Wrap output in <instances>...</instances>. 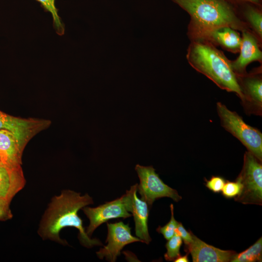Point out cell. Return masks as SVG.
Returning a JSON list of instances; mask_svg holds the SVG:
<instances>
[{"label":"cell","mask_w":262,"mask_h":262,"mask_svg":"<svg viewBox=\"0 0 262 262\" xmlns=\"http://www.w3.org/2000/svg\"><path fill=\"white\" fill-rule=\"evenodd\" d=\"M92 204L93 199L87 194L81 196L74 191H63L60 195L52 198L45 211L39 226V234L43 239L65 245V242L60 237V231L67 227H74L79 230L78 238L84 246L91 248L102 246L99 240L87 235L82 221L78 215L80 209Z\"/></svg>","instance_id":"1"},{"label":"cell","mask_w":262,"mask_h":262,"mask_svg":"<svg viewBox=\"0 0 262 262\" xmlns=\"http://www.w3.org/2000/svg\"><path fill=\"white\" fill-rule=\"evenodd\" d=\"M187 12L191 20L188 33L191 40L202 39L212 31L229 26L241 32L247 29L225 0H171Z\"/></svg>","instance_id":"2"},{"label":"cell","mask_w":262,"mask_h":262,"mask_svg":"<svg viewBox=\"0 0 262 262\" xmlns=\"http://www.w3.org/2000/svg\"><path fill=\"white\" fill-rule=\"evenodd\" d=\"M186 54L190 65L213 81L220 88L243 95L231 61L214 45L203 39L191 40Z\"/></svg>","instance_id":"3"},{"label":"cell","mask_w":262,"mask_h":262,"mask_svg":"<svg viewBox=\"0 0 262 262\" xmlns=\"http://www.w3.org/2000/svg\"><path fill=\"white\" fill-rule=\"evenodd\" d=\"M221 125L236 138L260 162L262 161V133L246 123L237 113L229 110L222 103H216Z\"/></svg>","instance_id":"4"},{"label":"cell","mask_w":262,"mask_h":262,"mask_svg":"<svg viewBox=\"0 0 262 262\" xmlns=\"http://www.w3.org/2000/svg\"><path fill=\"white\" fill-rule=\"evenodd\" d=\"M236 180L241 183L242 190L234 200L244 204L262 206V162L248 151L244 154L243 167Z\"/></svg>","instance_id":"5"},{"label":"cell","mask_w":262,"mask_h":262,"mask_svg":"<svg viewBox=\"0 0 262 262\" xmlns=\"http://www.w3.org/2000/svg\"><path fill=\"white\" fill-rule=\"evenodd\" d=\"M135 169L140 180L137 191L140 199L147 202L149 208L158 198L167 197L177 202L181 199L177 190L165 184L152 166L136 164Z\"/></svg>","instance_id":"6"},{"label":"cell","mask_w":262,"mask_h":262,"mask_svg":"<svg viewBox=\"0 0 262 262\" xmlns=\"http://www.w3.org/2000/svg\"><path fill=\"white\" fill-rule=\"evenodd\" d=\"M108 233L106 243L107 245L96 252L98 257L106 260L115 262L120 254L122 248L126 245L134 242L142 241L131 233L128 224L122 222L107 224Z\"/></svg>","instance_id":"7"},{"label":"cell","mask_w":262,"mask_h":262,"mask_svg":"<svg viewBox=\"0 0 262 262\" xmlns=\"http://www.w3.org/2000/svg\"><path fill=\"white\" fill-rule=\"evenodd\" d=\"M82 210L90 221L85 230L90 237L98 226L108 220L119 218H126L132 216L126 209L124 195L119 198L98 207L85 206Z\"/></svg>","instance_id":"8"},{"label":"cell","mask_w":262,"mask_h":262,"mask_svg":"<svg viewBox=\"0 0 262 262\" xmlns=\"http://www.w3.org/2000/svg\"><path fill=\"white\" fill-rule=\"evenodd\" d=\"M243 97L242 104L248 115H262V79L261 72L236 76Z\"/></svg>","instance_id":"9"},{"label":"cell","mask_w":262,"mask_h":262,"mask_svg":"<svg viewBox=\"0 0 262 262\" xmlns=\"http://www.w3.org/2000/svg\"><path fill=\"white\" fill-rule=\"evenodd\" d=\"M138 184L131 187L124 195L126 209L131 213L135 224L137 237L143 243L149 244L151 241L148 229V218L149 207L147 202L137 196Z\"/></svg>","instance_id":"10"},{"label":"cell","mask_w":262,"mask_h":262,"mask_svg":"<svg viewBox=\"0 0 262 262\" xmlns=\"http://www.w3.org/2000/svg\"><path fill=\"white\" fill-rule=\"evenodd\" d=\"M242 42L239 55L231 61L232 68L236 76L246 73V67L251 62H262V53L260 42L255 35L247 29L242 31Z\"/></svg>","instance_id":"11"},{"label":"cell","mask_w":262,"mask_h":262,"mask_svg":"<svg viewBox=\"0 0 262 262\" xmlns=\"http://www.w3.org/2000/svg\"><path fill=\"white\" fill-rule=\"evenodd\" d=\"M192 241L185 246L186 252L191 255L193 262H229L237 254L233 250H225L203 242L192 232Z\"/></svg>","instance_id":"12"},{"label":"cell","mask_w":262,"mask_h":262,"mask_svg":"<svg viewBox=\"0 0 262 262\" xmlns=\"http://www.w3.org/2000/svg\"><path fill=\"white\" fill-rule=\"evenodd\" d=\"M45 124L41 121L15 117L0 111V129L11 131L23 148L33 133Z\"/></svg>","instance_id":"13"},{"label":"cell","mask_w":262,"mask_h":262,"mask_svg":"<svg viewBox=\"0 0 262 262\" xmlns=\"http://www.w3.org/2000/svg\"><path fill=\"white\" fill-rule=\"evenodd\" d=\"M23 147L15 135L6 129H0V164L10 169L20 167Z\"/></svg>","instance_id":"14"},{"label":"cell","mask_w":262,"mask_h":262,"mask_svg":"<svg viewBox=\"0 0 262 262\" xmlns=\"http://www.w3.org/2000/svg\"><path fill=\"white\" fill-rule=\"evenodd\" d=\"M25 184L21 168L10 169L0 164V199L11 201Z\"/></svg>","instance_id":"15"},{"label":"cell","mask_w":262,"mask_h":262,"mask_svg":"<svg viewBox=\"0 0 262 262\" xmlns=\"http://www.w3.org/2000/svg\"><path fill=\"white\" fill-rule=\"evenodd\" d=\"M213 45L232 53L239 52L242 42V37L237 30L229 27L223 26L216 28L207 34L203 39Z\"/></svg>","instance_id":"16"},{"label":"cell","mask_w":262,"mask_h":262,"mask_svg":"<svg viewBox=\"0 0 262 262\" xmlns=\"http://www.w3.org/2000/svg\"><path fill=\"white\" fill-rule=\"evenodd\" d=\"M244 16L248 25L253 30L260 42L262 38V14L261 11L257 8L247 6L244 11Z\"/></svg>","instance_id":"17"},{"label":"cell","mask_w":262,"mask_h":262,"mask_svg":"<svg viewBox=\"0 0 262 262\" xmlns=\"http://www.w3.org/2000/svg\"><path fill=\"white\" fill-rule=\"evenodd\" d=\"M262 261V237L246 250L237 253L231 262H255Z\"/></svg>","instance_id":"18"},{"label":"cell","mask_w":262,"mask_h":262,"mask_svg":"<svg viewBox=\"0 0 262 262\" xmlns=\"http://www.w3.org/2000/svg\"><path fill=\"white\" fill-rule=\"evenodd\" d=\"M40 2L44 9L49 12L52 15L53 24L56 32L59 35H62L65 32L64 25L61 22L58 14V10L55 5V0H36Z\"/></svg>","instance_id":"19"},{"label":"cell","mask_w":262,"mask_h":262,"mask_svg":"<svg viewBox=\"0 0 262 262\" xmlns=\"http://www.w3.org/2000/svg\"><path fill=\"white\" fill-rule=\"evenodd\" d=\"M165 247L166 252L164 257L167 261H174L180 255V248L182 244L180 237L176 234L167 240Z\"/></svg>","instance_id":"20"},{"label":"cell","mask_w":262,"mask_h":262,"mask_svg":"<svg viewBox=\"0 0 262 262\" xmlns=\"http://www.w3.org/2000/svg\"><path fill=\"white\" fill-rule=\"evenodd\" d=\"M171 216L170 221L164 226L159 227L156 230L159 233L163 234L164 238L168 240L175 234L178 221L175 219L174 215V206L171 204L170 206Z\"/></svg>","instance_id":"21"},{"label":"cell","mask_w":262,"mask_h":262,"mask_svg":"<svg viewBox=\"0 0 262 262\" xmlns=\"http://www.w3.org/2000/svg\"><path fill=\"white\" fill-rule=\"evenodd\" d=\"M241 190L242 185L238 180L227 181L222 190V195L227 198H234L240 193Z\"/></svg>","instance_id":"22"},{"label":"cell","mask_w":262,"mask_h":262,"mask_svg":"<svg viewBox=\"0 0 262 262\" xmlns=\"http://www.w3.org/2000/svg\"><path fill=\"white\" fill-rule=\"evenodd\" d=\"M205 186L214 193L222 191L226 182L225 179L219 176H212L209 180H205Z\"/></svg>","instance_id":"23"},{"label":"cell","mask_w":262,"mask_h":262,"mask_svg":"<svg viewBox=\"0 0 262 262\" xmlns=\"http://www.w3.org/2000/svg\"><path fill=\"white\" fill-rule=\"evenodd\" d=\"M175 233L180 237L185 246H188L192 241V232L187 231L180 222H178Z\"/></svg>","instance_id":"24"},{"label":"cell","mask_w":262,"mask_h":262,"mask_svg":"<svg viewBox=\"0 0 262 262\" xmlns=\"http://www.w3.org/2000/svg\"><path fill=\"white\" fill-rule=\"evenodd\" d=\"M10 201L0 199V220H6L12 217V214L9 207Z\"/></svg>","instance_id":"25"},{"label":"cell","mask_w":262,"mask_h":262,"mask_svg":"<svg viewBox=\"0 0 262 262\" xmlns=\"http://www.w3.org/2000/svg\"><path fill=\"white\" fill-rule=\"evenodd\" d=\"M189 261L188 255L182 256L180 255L174 261L175 262H188Z\"/></svg>","instance_id":"26"},{"label":"cell","mask_w":262,"mask_h":262,"mask_svg":"<svg viewBox=\"0 0 262 262\" xmlns=\"http://www.w3.org/2000/svg\"><path fill=\"white\" fill-rule=\"evenodd\" d=\"M243 1L250 2L251 3L257 5L260 4V0H242Z\"/></svg>","instance_id":"27"}]
</instances>
